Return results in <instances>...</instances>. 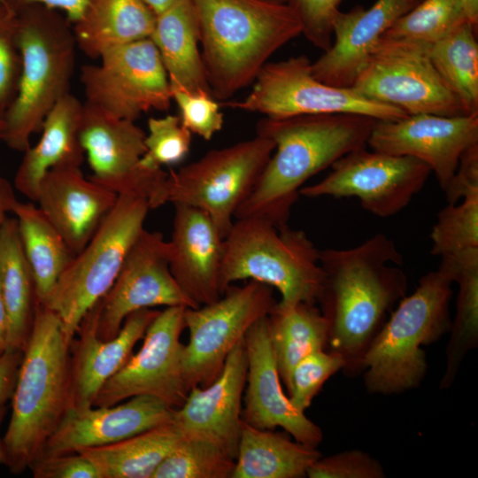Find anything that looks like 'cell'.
I'll use <instances>...</instances> for the list:
<instances>
[{
    "mask_svg": "<svg viewBox=\"0 0 478 478\" xmlns=\"http://www.w3.org/2000/svg\"><path fill=\"white\" fill-rule=\"evenodd\" d=\"M451 280L443 271L420 278L373 340L363 359L365 386L374 394H398L421 383L428 369L421 348L450 331Z\"/></svg>",
    "mask_w": 478,
    "mask_h": 478,
    "instance_id": "6",
    "label": "cell"
},
{
    "mask_svg": "<svg viewBox=\"0 0 478 478\" xmlns=\"http://www.w3.org/2000/svg\"><path fill=\"white\" fill-rule=\"evenodd\" d=\"M430 238L431 253L441 258L478 248V195L443 208Z\"/></svg>",
    "mask_w": 478,
    "mask_h": 478,
    "instance_id": "38",
    "label": "cell"
},
{
    "mask_svg": "<svg viewBox=\"0 0 478 478\" xmlns=\"http://www.w3.org/2000/svg\"><path fill=\"white\" fill-rule=\"evenodd\" d=\"M8 317L0 286V355L6 350Z\"/></svg>",
    "mask_w": 478,
    "mask_h": 478,
    "instance_id": "50",
    "label": "cell"
},
{
    "mask_svg": "<svg viewBox=\"0 0 478 478\" xmlns=\"http://www.w3.org/2000/svg\"><path fill=\"white\" fill-rule=\"evenodd\" d=\"M186 307L168 306L149 325L140 350L100 389L93 406H110L141 395L155 397L172 409L184 403L189 388L182 372Z\"/></svg>",
    "mask_w": 478,
    "mask_h": 478,
    "instance_id": "17",
    "label": "cell"
},
{
    "mask_svg": "<svg viewBox=\"0 0 478 478\" xmlns=\"http://www.w3.org/2000/svg\"><path fill=\"white\" fill-rule=\"evenodd\" d=\"M201 56L212 96L228 99L253 83L270 57L302 35L286 3L192 0Z\"/></svg>",
    "mask_w": 478,
    "mask_h": 478,
    "instance_id": "3",
    "label": "cell"
},
{
    "mask_svg": "<svg viewBox=\"0 0 478 478\" xmlns=\"http://www.w3.org/2000/svg\"><path fill=\"white\" fill-rule=\"evenodd\" d=\"M476 28L466 22L428 48L433 66L459 100L465 115L478 114Z\"/></svg>",
    "mask_w": 478,
    "mask_h": 478,
    "instance_id": "35",
    "label": "cell"
},
{
    "mask_svg": "<svg viewBox=\"0 0 478 478\" xmlns=\"http://www.w3.org/2000/svg\"><path fill=\"white\" fill-rule=\"evenodd\" d=\"M276 303L272 287L249 280L243 286H228L212 303L186 308L189 341L183 344L181 361L189 389L212 382L235 345Z\"/></svg>",
    "mask_w": 478,
    "mask_h": 478,
    "instance_id": "11",
    "label": "cell"
},
{
    "mask_svg": "<svg viewBox=\"0 0 478 478\" xmlns=\"http://www.w3.org/2000/svg\"><path fill=\"white\" fill-rule=\"evenodd\" d=\"M170 87L172 100L180 109L181 122L185 128L206 141L220 131L223 113L212 93L204 90L189 92L177 86Z\"/></svg>",
    "mask_w": 478,
    "mask_h": 478,
    "instance_id": "41",
    "label": "cell"
},
{
    "mask_svg": "<svg viewBox=\"0 0 478 478\" xmlns=\"http://www.w3.org/2000/svg\"><path fill=\"white\" fill-rule=\"evenodd\" d=\"M176 1L177 0H143L156 15L162 12Z\"/></svg>",
    "mask_w": 478,
    "mask_h": 478,
    "instance_id": "52",
    "label": "cell"
},
{
    "mask_svg": "<svg viewBox=\"0 0 478 478\" xmlns=\"http://www.w3.org/2000/svg\"><path fill=\"white\" fill-rule=\"evenodd\" d=\"M419 2L376 0L368 9L356 6L335 15L331 47L314 62L312 72L319 81L351 88L387 29Z\"/></svg>",
    "mask_w": 478,
    "mask_h": 478,
    "instance_id": "23",
    "label": "cell"
},
{
    "mask_svg": "<svg viewBox=\"0 0 478 478\" xmlns=\"http://www.w3.org/2000/svg\"><path fill=\"white\" fill-rule=\"evenodd\" d=\"M8 407L5 405L0 406V430L3 421L7 414ZM6 460L3 438L0 435V465H4Z\"/></svg>",
    "mask_w": 478,
    "mask_h": 478,
    "instance_id": "53",
    "label": "cell"
},
{
    "mask_svg": "<svg viewBox=\"0 0 478 478\" xmlns=\"http://www.w3.org/2000/svg\"><path fill=\"white\" fill-rule=\"evenodd\" d=\"M378 120L357 114L260 120L257 135L271 139L275 148L235 219L256 216L279 228L288 226L305 182L349 152L365 148Z\"/></svg>",
    "mask_w": 478,
    "mask_h": 478,
    "instance_id": "2",
    "label": "cell"
},
{
    "mask_svg": "<svg viewBox=\"0 0 478 478\" xmlns=\"http://www.w3.org/2000/svg\"><path fill=\"white\" fill-rule=\"evenodd\" d=\"M439 269L459 287L454 320L445 350L440 389L454 382L461 363L478 345V248L441 258Z\"/></svg>",
    "mask_w": 478,
    "mask_h": 478,
    "instance_id": "31",
    "label": "cell"
},
{
    "mask_svg": "<svg viewBox=\"0 0 478 478\" xmlns=\"http://www.w3.org/2000/svg\"><path fill=\"white\" fill-rule=\"evenodd\" d=\"M181 438L171 421L114 443L77 452L93 464L99 478H152Z\"/></svg>",
    "mask_w": 478,
    "mask_h": 478,
    "instance_id": "32",
    "label": "cell"
},
{
    "mask_svg": "<svg viewBox=\"0 0 478 478\" xmlns=\"http://www.w3.org/2000/svg\"><path fill=\"white\" fill-rule=\"evenodd\" d=\"M478 143V114L408 115L378 120L367 141L376 151L409 156L425 163L443 190L458 167L462 154Z\"/></svg>",
    "mask_w": 478,
    "mask_h": 478,
    "instance_id": "18",
    "label": "cell"
},
{
    "mask_svg": "<svg viewBox=\"0 0 478 478\" xmlns=\"http://www.w3.org/2000/svg\"><path fill=\"white\" fill-rule=\"evenodd\" d=\"M416 1L420 2V0H416Z\"/></svg>",
    "mask_w": 478,
    "mask_h": 478,
    "instance_id": "56",
    "label": "cell"
},
{
    "mask_svg": "<svg viewBox=\"0 0 478 478\" xmlns=\"http://www.w3.org/2000/svg\"><path fill=\"white\" fill-rule=\"evenodd\" d=\"M159 311L146 308L129 314L119 333L110 340L99 339L92 321L84 316L70 344L69 407L93 406L103 385L128 360Z\"/></svg>",
    "mask_w": 478,
    "mask_h": 478,
    "instance_id": "24",
    "label": "cell"
},
{
    "mask_svg": "<svg viewBox=\"0 0 478 478\" xmlns=\"http://www.w3.org/2000/svg\"><path fill=\"white\" fill-rule=\"evenodd\" d=\"M15 12L39 4L63 13L71 23L77 21L81 16L88 0H4Z\"/></svg>",
    "mask_w": 478,
    "mask_h": 478,
    "instance_id": "48",
    "label": "cell"
},
{
    "mask_svg": "<svg viewBox=\"0 0 478 478\" xmlns=\"http://www.w3.org/2000/svg\"><path fill=\"white\" fill-rule=\"evenodd\" d=\"M17 202L14 186L0 174V230L8 218V213L12 212Z\"/></svg>",
    "mask_w": 478,
    "mask_h": 478,
    "instance_id": "49",
    "label": "cell"
},
{
    "mask_svg": "<svg viewBox=\"0 0 478 478\" xmlns=\"http://www.w3.org/2000/svg\"><path fill=\"white\" fill-rule=\"evenodd\" d=\"M99 59L81 70L87 103L132 121L151 110L170 108L168 76L150 38L108 50Z\"/></svg>",
    "mask_w": 478,
    "mask_h": 478,
    "instance_id": "13",
    "label": "cell"
},
{
    "mask_svg": "<svg viewBox=\"0 0 478 478\" xmlns=\"http://www.w3.org/2000/svg\"><path fill=\"white\" fill-rule=\"evenodd\" d=\"M155 306L199 307L171 273L167 241L161 233L144 228L110 289L85 315L92 321L96 336L110 340L129 314Z\"/></svg>",
    "mask_w": 478,
    "mask_h": 478,
    "instance_id": "16",
    "label": "cell"
},
{
    "mask_svg": "<svg viewBox=\"0 0 478 478\" xmlns=\"http://www.w3.org/2000/svg\"><path fill=\"white\" fill-rule=\"evenodd\" d=\"M23 351L6 350L0 355V406L12 398Z\"/></svg>",
    "mask_w": 478,
    "mask_h": 478,
    "instance_id": "47",
    "label": "cell"
},
{
    "mask_svg": "<svg viewBox=\"0 0 478 478\" xmlns=\"http://www.w3.org/2000/svg\"><path fill=\"white\" fill-rule=\"evenodd\" d=\"M146 133L135 121L113 117L85 102L80 123V142L94 181L117 195L145 197L150 209L164 204L167 173L141 164Z\"/></svg>",
    "mask_w": 478,
    "mask_h": 478,
    "instance_id": "15",
    "label": "cell"
},
{
    "mask_svg": "<svg viewBox=\"0 0 478 478\" xmlns=\"http://www.w3.org/2000/svg\"><path fill=\"white\" fill-rule=\"evenodd\" d=\"M267 316L244 336L248 372L243 420L260 429L282 428L296 441L317 448L323 439L320 428L291 404L281 387Z\"/></svg>",
    "mask_w": 478,
    "mask_h": 478,
    "instance_id": "20",
    "label": "cell"
},
{
    "mask_svg": "<svg viewBox=\"0 0 478 478\" xmlns=\"http://www.w3.org/2000/svg\"><path fill=\"white\" fill-rule=\"evenodd\" d=\"M69 381L70 344L62 324L37 301L3 437L4 466L12 474H20L42 455L69 407Z\"/></svg>",
    "mask_w": 478,
    "mask_h": 478,
    "instance_id": "4",
    "label": "cell"
},
{
    "mask_svg": "<svg viewBox=\"0 0 478 478\" xmlns=\"http://www.w3.org/2000/svg\"><path fill=\"white\" fill-rule=\"evenodd\" d=\"M173 206V231L167 241L171 273L197 306L212 303L223 295L224 237L204 211L183 204Z\"/></svg>",
    "mask_w": 478,
    "mask_h": 478,
    "instance_id": "22",
    "label": "cell"
},
{
    "mask_svg": "<svg viewBox=\"0 0 478 478\" xmlns=\"http://www.w3.org/2000/svg\"><path fill=\"white\" fill-rule=\"evenodd\" d=\"M16 27L17 12L0 0V116L4 117L16 96L20 74Z\"/></svg>",
    "mask_w": 478,
    "mask_h": 478,
    "instance_id": "42",
    "label": "cell"
},
{
    "mask_svg": "<svg viewBox=\"0 0 478 478\" xmlns=\"http://www.w3.org/2000/svg\"><path fill=\"white\" fill-rule=\"evenodd\" d=\"M268 1L276 2V3H287V0H268Z\"/></svg>",
    "mask_w": 478,
    "mask_h": 478,
    "instance_id": "55",
    "label": "cell"
},
{
    "mask_svg": "<svg viewBox=\"0 0 478 478\" xmlns=\"http://www.w3.org/2000/svg\"><path fill=\"white\" fill-rule=\"evenodd\" d=\"M343 0H287L297 16L302 35L316 48L326 51L332 45V23Z\"/></svg>",
    "mask_w": 478,
    "mask_h": 478,
    "instance_id": "43",
    "label": "cell"
},
{
    "mask_svg": "<svg viewBox=\"0 0 478 478\" xmlns=\"http://www.w3.org/2000/svg\"><path fill=\"white\" fill-rule=\"evenodd\" d=\"M248 96L227 105L273 119L300 115L357 114L379 120L408 116L401 110L371 100L354 89L336 87L316 79L305 55L267 62Z\"/></svg>",
    "mask_w": 478,
    "mask_h": 478,
    "instance_id": "10",
    "label": "cell"
},
{
    "mask_svg": "<svg viewBox=\"0 0 478 478\" xmlns=\"http://www.w3.org/2000/svg\"><path fill=\"white\" fill-rule=\"evenodd\" d=\"M150 38L158 49L170 85L189 92L212 93L199 50V27L192 0H177L156 15Z\"/></svg>",
    "mask_w": 478,
    "mask_h": 478,
    "instance_id": "27",
    "label": "cell"
},
{
    "mask_svg": "<svg viewBox=\"0 0 478 478\" xmlns=\"http://www.w3.org/2000/svg\"><path fill=\"white\" fill-rule=\"evenodd\" d=\"M6 131V124L4 116H0V142H4Z\"/></svg>",
    "mask_w": 478,
    "mask_h": 478,
    "instance_id": "54",
    "label": "cell"
},
{
    "mask_svg": "<svg viewBox=\"0 0 478 478\" xmlns=\"http://www.w3.org/2000/svg\"><path fill=\"white\" fill-rule=\"evenodd\" d=\"M312 447L271 429L243 420L237 456L231 478H300L321 457Z\"/></svg>",
    "mask_w": 478,
    "mask_h": 478,
    "instance_id": "29",
    "label": "cell"
},
{
    "mask_svg": "<svg viewBox=\"0 0 478 478\" xmlns=\"http://www.w3.org/2000/svg\"><path fill=\"white\" fill-rule=\"evenodd\" d=\"M223 245L222 293L235 281L252 280L275 288L279 305L318 302L324 281L320 251L304 231L243 217L235 219Z\"/></svg>",
    "mask_w": 478,
    "mask_h": 478,
    "instance_id": "7",
    "label": "cell"
},
{
    "mask_svg": "<svg viewBox=\"0 0 478 478\" xmlns=\"http://www.w3.org/2000/svg\"><path fill=\"white\" fill-rule=\"evenodd\" d=\"M275 148L265 136L212 150L195 162L171 169L164 186V202L183 204L206 212L223 237L235 212L250 195Z\"/></svg>",
    "mask_w": 478,
    "mask_h": 478,
    "instance_id": "9",
    "label": "cell"
},
{
    "mask_svg": "<svg viewBox=\"0 0 478 478\" xmlns=\"http://www.w3.org/2000/svg\"><path fill=\"white\" fill-rule=\"evenodd\" d=\"M428 48L382 37L351 88L407 115H465L433 66Z\"/></svg>",
    "mask_w": 478,
    "mask_h": 478,
    "instance_id": "12",
    "label": "cell"
},
{
    "mask_svg": "<svg viewBox=\"0 0 478 478\" xmlns=\"http://www.w3.org/2000/svg\"><path fill=\"white\" fill-rule=\"evenodd\" d=\"M29 469L35 478H99L93 464L80 452L40 457Z\"/></svg>",
    "mask_w": 478,
    "mask_h": 478,
    "instance_id": "45",
    "label": "cell"
},
{
    "mask_svg": "<svg viewBox=\"0 0 478 478\" xmlns=\"http://www.w3.org/2000/svg\"><path fill=\"white\" fill-rule=\"evenodd\" d=\"M247 372L243 338L229 353L217 378L207 386L192 387L181 406L173 410L172 422L181 434L208 440L235 460Z\"/></svg>",
    "mask_w": 478,
    "mask_h": 478,
    "instance_id": "19",
    "label": "cell"
},
{
    "mask_svg": "<svg viewBox=\"0 0 478 478\" xmlns=\"http://www.w3.org/2000/svg\"><path fill=\"white\" fill-rule=\"evenodd\" d=\"M324 274L318 302L328 328V351L340 356L346 376L363 372V359L397 302L407 290L394 241L376 234L346 250L319 251Z\"/></svg>",
    "mask_w": 478,
    "mask_h": 478,
    "instance_id": "1",
    "label": "cell"
},
{
    "mask_svg": "<svg viewBox=\"0 0 478 478\" xmlns=\"http://www.w3.org/2000/svg\"><path fill=\"white\" fill-rule=\"evenodd\" d=\"M16 12L21 66L16 96L4 114V142L24 152L48 113L70 93L77 44L71 22L60 12L33 4Z\"/></svg>",
    "mask_w": 478,
    "mask_h": 478,
    "instance_id": "5",
    "label": "cell"
},
{
    "mask_svg": "<svg viewBox=\"0 0 478 478\" xmlns=\"http://www.w3.org/2000/svg\"><path fill=\"white\" fill-rule=\"evenodd\" d=\"M191 133L185 128L180 116L168 114L150 118L145 135V153L141 164L147 167L162 168L181 162L189 153Z\"/></svg>",
    "mask_w": 478,
    "mask_h": 478,
    "instance_id": "39",
    "label": "cell"
},
{
    "mask_svg": "<svg viewBox=\"0 0 478 478\" xmlns=\"http://www.w3.org/2000/svg\"><path fill=\"white\" fill-rule=\"evenodd\" d=\"M466 22L469 21L459 0H420L382 37L430 46Z\"/></svg>",
    "mask_w": 478,
    "mask_h": 478,
    "instance_id": "36",
    "label": "cell"
},
{
    "mask_svg": "<svg viewBox=\"0 0 478 478\" xmlns=\"http://www.w3.org/2000/svg\"><path fill=\"white\" fill-rule=\"evenodd\" d=\"M235 460L217 444L183 436L152 478H231Z\"/></svg>",
    "mask_w": 478,
    "mask_h": 478,
    "instance_id": "37",
    "label": "cell"
},
{
    "mask_svg": "<svg viewBox=\"0 0 478 478\" xmlns=\"http://www.w3.org/2000/svg\"><path fill=\"white\" fill-rule=\"evenodd\" d=\"M468 21L477 27L478 24V0H459Z\"/></svg>",
    "mask_w": 478,
    "mask_h": 478,
    "instance_id": "51",
    "label": "cell"
},
{
    "mask_svg": "<svg viewBox=\"0 0 478 478\" xmlns=\"http://www.w3.org/2000/svg\"><path fill=\"white\" fill-rule=\"evenodd\" d=\"M320 181L300 189L306 197H356L367 212L381 218L403 210L423 188L430 168L409 156L360 148L344 155Z\"/></svg>",
    "mask_w": 478,
    "mask_h": 478,
    "instance_id": "14",
    "label": "cell"
},
{
    "mask_svg": "<svg viewBox=\"0 0 478 478\" xmlns=\"http://www.w3.org/2000/svg\"><path fill=\"white\" fill-rule=\"evenodd\" d=\"M12 213L33 274L36 299L44 303L75 254L33 202L18 200Z\"/></svg>",
    "mask_w": 478,
    "mask_h": 478,
    "instance_id": "33",
    "label": "cell"
},
{
    "mask_svg": "<svg viewBox=\"0 0 478 478\" xmlns=\"http://www.w3.org/2000/svg\"><path fill=\"white\" fill-rule=\"evenodd\" d=\"M310 478H383L382 465L369 453L360 450L322 456L308 469Z\"/></svg>",
    "mask_w": 478,
    "mask_h": 478,
    "instance_id": "44",
    "label": "cell"
},
{
    "mask_svg": "<svg viewBox=\"0 0 478 478\" xmlns=\"http://www.w3.org/2000/svg\"><path fill=\"white\" fill-rule=\"evenodd\" d=\"M343 365L340 356L326 349L305 356L294 366L286 388L291 404L305 412L324 383Z\"/></svg>",
    "mask_w": 478,
    "mask_h": 478,
    "instance_id": "40",
    "label": "cell"
},
{
    "mask_svg": "<svg viewBox=\"0 0 478 478\" xmlns=\"http://www.w3.org/2000/svg\"><path fill=\"white\" fill-rule=\"evenodd\" d=\"M443 191L448 204L478 195V143L462 154L455 173Z\"/></svg>",
    "mask_w": 478,
    "mask_h": 478,
    "instance_id": "46",
    "label": "cell"
},
{
    "mask_svg": "<svg viewBox=\"0 0 478 478\" xmlns=\"http://www.w3.org/2000/svg\"><path fill=\"white\" fill-rule=\"evenodd\" d=\"M83 104L71 93L62 97L46 116L42 135L29 146L16 171L13 186L35 201L37 189L45 173L58 167H81L85 152L79 130Z\"/></svg>",
    "mask_w": 478,
    "mask_h": 478,
    "instance_id": "26",
    "label": "cell"
},
{
    "mask_svg": "<svg viewBox=\"0 0 478 478\" xmlns=\"http://www.w3.org/2000/svg\"><path fill=\"white\" fill-rule=\"evenodd\" d=\"M272 348L281 380L287 388L290 374L307 354L327 349L328 323L312 304H275L267 316Z\"/></svg>",
    "mask_w": 478,
    "mask_h": 478,
    "instance_id": "34",
    "label": "cell"
},
{
    "mask_svg": "<svg viewBox=\"0 0 478 478\" xmlns=\"http://www.w3.org/2000/svg\"><path fill=\"white\" fill-rule=\"evenodd\" d=\"M173 410L160 399L147 395L135 396L110 406L68 408L40 457L77 452L120 442L171 422Z\"/></svg>",
    "mask_w": 478,
    "mask_h": 478,
    "instance_id": "21",
    "label": "cell"
},
{
    "mask_svg": "<svg viewBox=\"0 0 478 478\" xmlns=\"http://www.w3.org/2000/svg\"><path fill=\"white\" fill-rule=\"evenodd\" d=\"M117 198L116 193L86 178L81 167L72 166L48 171L34 203L76 254L93 236Z\"/></svg>",
    "mask_w": 478,
    "mask_h": 478,
    "instance_id": "25",
    "label": "cell"
},
{
    "mask_svg": "<svg viewBox=\"0 0 478 478\" xmlns=\"http://www.w3.org/2000/svg\"><path fill=\"white\" fill-rule=\"evenodd\" d=\"M150 209L139 195H118L87 244L74 255L43 303L60 320L69 344L85 314L107 293L144 229Z\"/></svg>",
    "mask_w": 478,
    "mask_h": 478,
    "instance_id": "8",
    "label": "cell"
},
{
    "mask_svg": "<svg viewBox=\"0 0 478 478\" xmlns=\"http://www.w3.org/2000/svg\"><path fill=\"white\" fill-rule=\"evenodd\" d=\"M155 22L143 0H88L73 31L77 48L99 58L108 50L150 38Z\"/></svg>",
    "mask_w": 478,
    "mask_h": 478,
    "instance_id": "28",
    "label": "cell"
},
{
    "mask_svg": "<svg viewBox=\"0 0 478 478\" xmlns=\"http://www.w3.org/2000/svg\"><path fill=\"white\" fill-rule=\"evenodd\" d=\"M0 286L8 317L6 350L23 351L37 299L15 218L8 217L0 230Z\"/></svg>",
    "mask_w": 478,
    "mask_h": 478,
    "instance_id": "30",
    "label": "cell"
}]
</instances>
